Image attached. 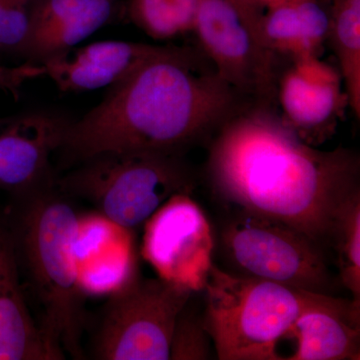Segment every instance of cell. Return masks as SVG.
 Returning a JSON list of instances; mask_svg holds the SVG:
<instances>
[{
	"instance_id": "cell-1",
	"label": "cell",
	"mask_w": 360,
	"mask_h": 360,
	"mask_svg": "<svg viewBox=\"0 0 360 360\" xmlns=\"http://www.w3.org/2000/svg\"><path fill=\"white\" fill-rule=\"evenodd\" d=\"M359 174L354 151L319 150L260 101L210 141L208 179L225 205L288 225L324 250L340 205L360 189Z\"/></svg>"
},
{
	"instance_id": "cell-2",
	"label": "cell",
	"mask_w": 360,
	"mask_h": 360,
	"mask_svg": "<svg viewBox=\"0 0 360 360\" xmlns=\"http://www.w3.org/2000/svg\"><path fill=\"white\" fill-rule=\"evenodd\" d=\"M245 98L182 49L110 86L98 105L68 123L59 149L78 163L103 153L181 156L212 141Z\"/></svg>"
},
{
	"instance_id": "cell-3",
	"label": "cell",
	"mask_w": 360,
	"mask_h": 360,
	"mask_svg": "<svg viewBox=\"0 0 360 360\" xmlns=\"http://www.w3.org/2000/svg\"><path fill=\"white\" fill-rule=\"evenodd\" d=\"M18 246L44 307L40 326L54 345L82 359L84 307L73 243L78 214L51 188L23 201Z\"/></svg>"
},
{
	"instance_id": "cell-4",
	"label": "cell",
	"mask_w": 360,
	"mask_h": 360,
	"mask_svg": "<svg viewBox=\"0 0 360 360\" xmlns=\"http://www.w3.org/2000/svg\"><path fill=\"white\" fill-rule=\"evenodd\" d=\"M202 291L203 321L219 360H283L279 343L298 317L331 296L238 276L215 264Z\"/></svg>"
},
{
	"instance_id": "cell-5",
	"label": "cell",
	"mask_w": 360,
	"mask_h": 360,
	"mask_svg": "<svg viewBox=\"0 0 360 360\" xmlns=\"http://www.w3.org/2000/svg\"><path fill=\"white\" fill-rule=\"evenodd\" d=\"M194 180L179 155L103 153L80 162L58 186L65 195L89 201L97 212L132 231L174 194L193 193Z\"/></svg>"
},
{
	"instance_id": "cell-6",
	"label": "cell",
	"mask_w": 360,
	"mask_h": 360,
	"mask_svg": "<svg viewBox=\"0 0 360 360\" xmlns=\"http://www.w3.org/2000/svg\"><path fill=\"white\" fill-rule=\"evenodd\" d=\"M225 270L290 288L333 295L326 250L288 225L233 208L215 238Z\"/></svg>"
},
{
	"instance_id": "cell-7",
	"label": "cell",
	"mask_w": 360,
	"mask_h": 360,
	"mask_svg": "<svg viewBox=\"0 0 360 360\" xmlns=\"http://www.w3.org/2000/svg\"><path fill=\"white\" fill-rule=\"evenodd\" d=\"M193 291L160 278H135L111 295L96 359L168 360L175 321Z\"/></svg>"
},
{
	"instance_id": "cell-8",
	"label": "cell",
	"mask_w": 360,
	"mask_h": 360,
	"mask_svg": "<svg viewBox=\"0 0 360 360\" xmlns=\"http://www.w3.org/2000/svg\"><path fill=\"white\" fill-rule=\"evenodd\" d=\"M191 194H174L151 215L141 253L160 278L194 293L205 290L214 264L215 236Z\"/></svg>"
},
{
	"instance_id": "cell-9",
	"label": "cell",
	"mask_w": 360,
	"mask_h": 360,
	"mask_svg": "<svg viewBox=\"0 0 360 360\" xmlns=\"http://www.w3.org/2000/svg\"><path fill=\"white\" fill-rule=\"evenodd\" d=\"M193 32L213 70L248 98L270 103L276 96L274 56L253 37L227 0H200Z\"/></svg>"
},
{
	"instance_id": "cell-10",
	"label": "cell",
	"mask_w": 360,
	"mask_h": 360,
	"mask_svg": "<svg viewBox=\"0 0 360 360\" xmlns=\"http://www.w3.org/2000/svg\"><path fill=\"white\" fill-rule=\"evenodd\" d=\"M340 73L319 56L296 59L276 89L283 118L300 139L316 146L333 131L345 103Z\"/></svg>"
},
{
	"instance_id": "cell-11",
	"label": "cell",
	"mask_w": 360,
	"mask_h": 360,
	"mask_svg": "<svg viewBox=\"0 0 360 360\" xmlns=\"http://www.w3.org/2000/svg\"><path fill=\"white\" fill-rule=\"evenodd\" d=\"M68 120L33 112L0 132V191L28 200L51 188V156L63 143Z\"/></svg>"
},
{
	"instance_id": "cell-12",
	"label": "cell",
	"mask_w": 360,
	"mask_h": 360,
	"mask_svg": "<svg viewBox=\"0 0 360 360\" xmlns=\"http://www.w3.org/2000/svg\"><path fill=\"white\" fill-rule=\"evenodd\" d=\"M182 47L105 40L70 49L42 66L61 91H91L112 86L151 61L174 56Z\"/></svg>"
},
{
	"instance_id": "cell-13",
	"label": "cell",
	"mask_w": 360,
	"mask_h": 360,
	"mask_svg": "<svg viewBox=\"0 0 360 360\" xmlns=\"http://www.w3.org/2000/svg\"><path fill=\"white\" fill-rule=\"evenodd\" d=\"M65 359L33 321L20 288L15 243L0 231V360Z\"/></svg>"
},
{
	"instance_id": "cell-14",
	"label": "cell",
	"mask_w": 360,
	"mask_h": 360,
	"mask_svg": "<svg viewBox=\"0 0 360 360\" xmlns=\"http://www.w3.org/2000/svg\"><path fill=\"white\" fill-rule=\"evenodd\" d=\"M288 338L295 348L285 360H359L360 300L331 295L303 312Z\"/></svg>"
},
{
	"instance_id": "cell-15",
	"label": "cell",
	"mask_w": 360,
	"mask_h": 360,
	"mask_svg": "<svg viewBox=\"0 0 360 360\" xmlns=\"http://www.w3.org/2000/svg\"><path fill=\"white\" fill-rule=\"evenodd\" d=\"M262 20L265 46L296 59L319 56L328 37L330 18L314 0H292L267 6Z\"/></svg>"
},
{
	"instance_id": "cell-16",
	"label": "cell",
	"mask_w": 360,
	"mask_h": 360,
	"mask_svg": "<svg viewBox=\"0 0 360 360\" xmlns=\"http://www.w3.org/2000/svg\"><path fill=\"white\" fill-rule=\"evenodd\" d=\"M328 37L340 63L348 106L360 117V0H333Z\"/></svg>"
},
{
	"instance_id": "cell-17",
	"label": "cell",
	"mask_w": 360,
	"mask_h": 360,
	"mask_svg": "<svg viewBox=\"0 0 360 360\" xmlns=\"http://www.w3.org/2000/svg\"><path fill=\"white\" fill-rule=\"evenodd\" d=\"M113 4L115 0H94L82 13L33 35L26 49V63L41 65L47 59L75 49L108 22Z\"/></svg>"
},
{
	"instance_id": "cell-18",
	"label": "cell",
	"mask_w": 360,
	"mask_h": 360,
	"mask_svg": "<svg viewBox=\"0 0 360 360\" xmlns=\"http://www.w3.org/2000/svg\"><path fill=\"white\" fill-rule=\"evenodd\" d=\"M330 246L335 250L341 285L360 300V189L345 200L336 213Z\"/></svg>"
},
{
	"instance_id": "cell-19",
	"label": "cell",
	"mask_w": 360,
	"mask_h": 360,
	"mask_svg": "<svg viewBox=\"0 0 360 360\" xmlns=\"http://www.w3.org/2000/svg\"><path fill=\"white\" fill-rule=\"evenodd\" d=\"M200 0H130L129 16L137 27L158 40L193 30Z\"/></svg>"
},
{
	"instance_id": "cell-20",
	"label": "cell",
	"mask_w": 360,
	"mask_h": 360,
	"mask_svg": "<svg viewBox=\"0 0 360 360\" xmlns=\"http://www.w3.org/2000/svg\"><path fill=\"white\" fill-rule=\"evenodd\" d=\"M77 272L84 295H113L136 278L134 243L80 265Z\"/></svg>"
},
{
	"instance_id": "cell-21",
	"label": "cell",
	"mask_w": 360,
	"mask_h": 360,
	"mask_svg": "<svg viewBox=\"0 0 360 360\" xmlns=\"http://www.w3.org/2000/svg\"><path fill=\"white\" fill-rule=\"evenodd\" d=\"M131 232L99 212L84 217L78 215L73 243L77 267L115 248L134 243Z\"/></svg>"
},
{
	"instance_id": "cell-22",
	"label": "cell",
	"mask_w": 360,
	"mask_h": 360,
	"mask_svg": "<svg viewBox=\"0 0 360 360\" xmlns=\"http://www.w3.org/2000/svg\"><path fill=\"white\" fill-rule=\"evenodd\" d=\"M212 345L203 316L191 309L189 302H187L175 321L170 341L169 359H210Z\"/></svg>"
},
{
	"instance_id": "cell-23",
	"label": "cell",
	"mask_w": 360,
	"mask_h": 360,
	"mask_svg": "<svg viewBox=\"0 0 360 360\" xmlns=\"http://www.w3.org/2000/svg\"><path fill=\"white\" fill-rule=\"evenodd\" d=\"M42 75H45V68L39 65L25 63L18 66L0 65V91H8L16 96L26 82Z\"/></svg>"
},
{
	"instance_id": "cell-24",
	"label": "cell",
	"mask_w": 360,
	"mask_h": 360,
	"mask_svg": "<svg viewBox=\"0 0 360 360\" xmlns=\"http://www.w3.org/2000/svg\"><path fill=\"white\" fill-rule=\"evenodd\" d=\"M227 1L231 2L232 6L236 7L260 46L270 52L265 46L264 34H262V20H264V13L262 11V6H264L258 0H227Z\"/></svg>"
},
{
	"instance_id": "cell-25",
	"label": "cell",
	"mask_w": 360,
	"mask_h": 360,
	"mask_svg": "<svg viewBox=\"0 0 360 360\" xmlns=\"http://www.w3.org/2000/svg\"><path fill=\"white\" fill-rule=\"evenodd\" d=\"M14 1H15V0H0V23H1L2 18H4V13H6L7 8H8Z\"/></svg>"
},
{
	"instance_id": "cell-26",
	"label": "cell",
	"mask_w": 360,
	"mask_h": 360,
	"mask_svg": "<svg viewBox=\"0 0 360 360\" xmlns=\"http://www.w3.org/2000/svg\"><path fill=\"white\" fill-rule=\"evenodd\" d=\"M262 6H271L276 4H283V2L292 1V0H258Z\"/></svg>"
}]
</instances>
